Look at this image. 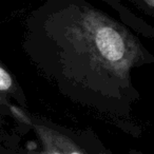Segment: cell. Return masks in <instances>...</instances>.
Returning <instances> with one entry per match:
<instances>
[{
	"instance_id": "5b68a950",
	"label": "cell",
	"mask_w": 154,
	"mask_h": 154,
	"mask_svg": "<svg viewBox=\"0 0 154 154\" xmlns=\"http://www.w3.org/2000/svg\"><path fill=\"white\" fill-rule=\"evenodd\" d=\"M129 154H146V153H143V152H141V151H137V150H131V151L129 152Z\"/></svg>"
},
{
	"instance_id": "277c9868",
	"label": "cell",
	"mask_w": 154,
	"mask_h": 154,
	"mask_svg": "<svg viewBox=\"0 0 154 154\" xmlns=\"http://www.w3.org/2000/svg\"><path fill=\"white\" fill-rule=\"evenodd\" d=\"M12 86H13V80L11 75L0 66V91H9Z\"/></svg>"
},
{
	"instance_id": "3957f363",
	"label": "cell",
	"mask_w": 154,
	"mask_h": 154,
	"mask_svg": "<svg viewBox=\"0 0 154 154\" xmlns=\"http://www.w3.org/2000/svg\"><path fill=\"white\" fill-rule=\"evenodd\" d=\"M129 2L143 14L154 18V0H129Z\"/></svg>"
},
{
	"instance_id": "7a4b0ae2",
	"label": "cell",
	"mask_w": 154,
	"mask_h": 154,
	"mask_svg": "<svg viewBox=\"0 0 154 154\" xmlns=\"http://www.w3.org/2000/svg\"><path fill=\"white\" fill-rule=\"evenodd\" d=\"M103 2L111 7L119 16L120 21L122 24L128 29H132L134 32L141 34L150 39L154 40V28L151 26L149 23L135 15L130 9L124 5V3L118 1V0H103Z\"/></svg>"
},
{
	"instance_id": "6da1fadb",
	"label": "cell",
	"mask_w": 154,
	"mask_h": 154,
	"mask_svg": "<svg viewBox=\"0 0 154 154\" xmlns=\"http://www.w3.org/2000/svg\"><path fill=\"white\" fill-rule=\"evenodd\" d=\"M45 74L71 101L129 118L139 100L133 70L154 55L127 26L85 0L49 2L39 26Z\"/></svg>"
}]
</instances>
